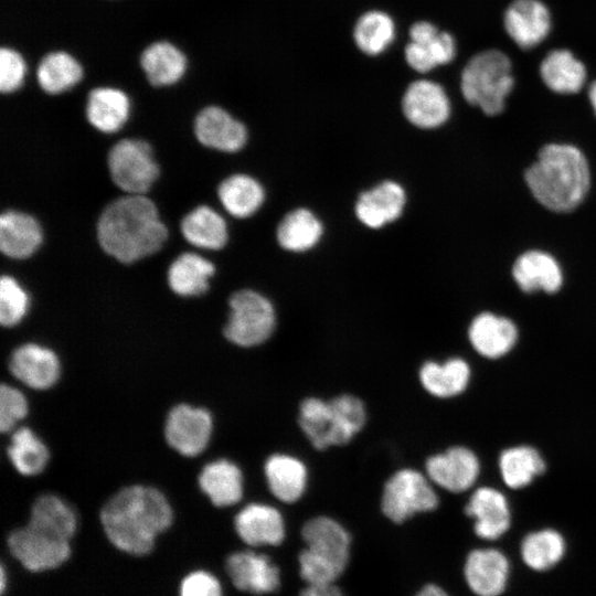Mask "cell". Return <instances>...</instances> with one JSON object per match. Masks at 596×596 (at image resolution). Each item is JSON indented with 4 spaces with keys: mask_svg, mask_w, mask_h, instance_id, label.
Returning a JSON list of instances; mask_svg holds the SVG:
<instances>
[{
    "mask_svg": "<svg viewBox=\"0 0 596 596\" xmlns=\"http://www.w3.org/2000/svg\"><path fill=\"white\" fill-rule=\"evenodd\" d=\"M217 196L227 213L245 219L253 215L263 204L265 192L262 184L247 174H232L217 188Z\"/></svg>",
    "mask_w": 596,
    "mask_h": 596,
    "instance_id": "cell-34",
    "label": "cell"
},
{
    "mask_svg": "<svg viewBox=\"0 0 596 596\" xmlns=\"http://www.w3.org/2000/svg\"><path fill=\"white\" fill-rule=\"evenodd\" d=\"M437 505L438 497L429 478L417 470L401 469L384 485L381 508L394 523H402L416 513L433 511Z\"/></svg>",
    "mask_w": 596,
    "mask_h": 596,
    "instance_id": "cell-10",
    "label": "cell"
},
{
    "mask_svg": "<svg viewBox=\"0 0 596 596\" xmlns=\"http://www.w3.org/2000/svg\"><path fill=\"white\" fill-rule=\"evenodd\" d=\"M321 234L320 221L307 209L289 212L277 227L279 245L290 252H304L313 247Z\"/></svg>",
    "mask_w": 596,
    "mask_h": 596,
    "instance_id": "cell-38",
    "label": "cell"
},
{
    "mask_svg": "<svg viewBox=\"0 0 596 596\" xmlns=\"http://www.w3.org/2000/svg\"><path fill=\"white\" fill-rule=\"evenodd\" d=\"M587 97L592 106V109L596 116V79L589 85Z\"/></svg>",
    "mask_w": 596,
    "mask_h": 596,
    "instance_id": "cell-48",
    "label": "cell"
},
{
    "mask_svg": "<svg viewBox=\"0 0 596 596\" xmlns=\"http://www.w3.org/2000/svg\"><path fill=\"white\" fill-rule=\"evenodd\" d=\"M405 201L404 189L396 182L385 181L359 196L355 214L368 227L380 228L400 217Z\"/></svg>",
    "mask_w": 596,
    "mask_h": 596,
    "instance_id": "cell-25",
    "label": "cell"
},
{
    "mask_svg": "<svg viewBox=\"0 0 596 596\" xmlns=\"http://www.w3.org/2000/svg\"><path fill=\"white\" fill-rule=\"evenodd\" d=\"M365 422L363 402L351 394H341L328 402L307 397L299 406V426L318 450L348 444Z\"/></svg>",
    "mask_w": 596,
    "mask_h": 596,
    "instance_id": "cell-4",
    "label": "cell"
},
{
    "mask_svg": "<svg viewBox=\"0 0 596 596\" xmlns=\"http://www.w3.org/2000/svg\"><path fill=\"white\" fill-rule=\"evenodd\" d=\"M26 524L52 536L72 542L78 530V518L65 500L56 494L47 493L38 497L32 503Z\"/></svg>",
    "mask_w": 596,
    "mask_h": 596,
    "instance_id": "cell-27",
    "label": "cell"
},
{
    "mask_svg": "<svg viewBox=\"0 0 596 596\" xmlns=\"http://www.w3.org/2000/svg\"><path fill=\"white\" fill-rule=\"evenodd\" d=\"M354 41L369 55H377L386 50L395 36V25L390 15L381 11H370L356 22Z\"/></svg>",
    "mask_w": 596,
    "mask_h": 596,
    "instance_id": "cell-41",
    "label": "cell"
},
{
    "mask_svg": "<svg viewBox=\"0 0 596 596\" xmlns=\"http://www.w3.org/2000/svg\"><path fill=\"white\" fill-rule=\"evenodd\" d=\"M514 86L510 58L499 50H486L472 56L462 70L461 94L467 103L487 116H497Z\"/></svg>",
    "mask_w": 596,
    "mask_h": 596,
    "instance_id": "cell-6",
    "label": "cell"
},
{
    "mask_svg": "<svg viewBox=\"0 0 596 596\" xmlns=\"http://www.w3.org/2000/svg\"><path fill=\"white\" fill-rule=\"evenodd\" d=\"M540 76L544 85L561 95H572L582 91L587 71L571 51L557 49L549 52L540 65Z\"/></svg>",
    "mask_w": 596,
    "mask_h": 596,
    "instance_id": "cell-29",
    "label": "cell"
},
{
    "mask_svg": "<svg viewBox=\"0 0 596 596\" xmlns=\"http://www.w3.org/2000/svg\"><path fill=\"white\" fill-rule=\"evenodd\" d=\"M306 547L299 554L300 576L308 585L333 584L350 555L348 531L329 517L308 520L301 530Z\"/></svg>",
    "mask_w": 596,
    "mask_h": 596,
    "instance_id": "cell-5",
    "label": "cell"
},
{
    "mask_svg": "<svg viewBox=\"0 0 596 596\" xmlns=\"http://www.w3.org/2000/svg\"><path fill=\"white\" fill-rule=\"evenodd\" d=\"M432 482L450 492L468 490L480 471L478 457L472 450L455 446L444 453L430 456L425 464Z\"/></svg>",
    "mask_w": 596,
    "mask_h": 596,
    "instance_id": "cell-15",
    "label": "cell"
},
{
    "mask_svg": "<svg viewBox=\"0 0 596 596\" xmlns=\"http://www.w3.org/2000/svg\"><path fill=\"white\" fill-rule=\"evenodd\" d=\"M29 412L25 395L18 389L3 384L0 389V428L3 433L12 430Z\"/></svg>",
    "mask_w": 596,
    "mask_h": 596,
    "instance_id": "cell-44",
    "label": "cell"
},
{
    "mask_svg": "<svg viewBox=\"0 0 596 596\" xmlns=\"http://www.w3.org/2000/svg\"><path fill=\"white\" fill-rule=\"evenodd\" d=\"M177 596H224L220 578L206 567L184 573L177 586Z\"/></svg>",
    "mask_w": 596,
    "mask_h": 596,
    "instance_id": "cell-43",
    "label": "cell"
},
{
    "mask_svg": "<svg viewBox=\"0 0 596 596\" xmlns=\"http://www.w3.org/2000/svg\"><path fill=\"white\" fill-rule=\"evenodd\" d=\"M411 42L405 47L407 64L415 71L426 73L451 62L456 55V42L447 32L434 24L421 21L409 31Z\"/></svg>",
    "mask_w": 596,
    "mask_h": 596,
    "instance_id": "cell-14",
    "label": "cell"
},
{
    "mask_svg": "<svg viewBox=\"0 0 596 596\" xmlns=\"http://www.w3.org/2000/svg\"><path fill=\"white\" fill-rule=\"evenodd\" d=\"M214 264L203 256L185 252L178 255L167 272V281L172 292L180 297L201 296L209 289L214 275Z\"/></svg>",
    "mask_w": 596,
    "mask_h": 596,
    "instance_id": "cell-30",
    "label": "cell"
},
{
    "mask_svg": "<svg viewBox=\"0 0 596 596\" xmlns=\"http://www.w3.org/2000/svg\"><path fill=\"white\" fill-rule=\"evenodd\" d=\"M83 75L79 63L66 52H52L43 57L36 71L40 87L49 94L63 93L76 85Z\"/></svg>",
    "mask_w": 596,
    "mask_h": 596,
    "instance_id": "cell-40",
    "label": "cell"
},
{
    "mask_svg": "<svg viewBox=\"0 0 596 596\" xmlns=\"http://www.w3.org/2000/svg\"><path fill=\"white\" fill-rule=\"evenodd\" d=\"M43 242L38 220L21 211L8 210L0 216V251L13 259L31 257Z\"/></svg>",
    "mask_w": 596,
    "mask_h": 596,
    "instance_id": "cell-24",
    "label": "cell"
},
{
    "mask_svg": "<svg viewBox=\"0 0 596 596\" xmlns=\"http://www.w3.org/2000/svg\"><path fill=\"white\" fill-rule=\"evenodd\" d=\"M199 486L215 507H231L243 497V473L231 460L217 459L202 468Z\"/></svg>",
    "mask_w": 596,
    "mask_h": 596,
    "instance_id": "cell-26",
    "label": "cell"
},
{
    "mask_svg": "<svg viewBox=\"0 0 596 596\" xmlns=\"http://www.w3.org/2000/svg\"><path fill=\"white\" fill-rule=\"evenodd\" d=\"M465 512L473 519V531L483 540L501 538L511 525V512L504 494L491 487H480L470 497Z\"/></svg>",
    "mask_w": 596,
    "mask_h": 596,
    "instance_id": "cell-21",
    "label": "cell"
},
{
    "mask_svg": "<svg viewBox=\"0 0 596 596\" xmlns=\"http://www.w3.org/2000/svg\"><path fill=\"white\" fill-rule=\"evenodd\" d=\"M566 542L554 529H542L526 534L520 545L523 563L532 571L546 572L564 557Z\"/></svg>",
    "mask_w": 596,
    "mask_h": 596,
    "instance_id": "cell-36",
    "label": "cell"
},
{
    "mask_svg": "<svg viewBox=\"0 0 596 596\" xmlns=\"http://www.w3.org/2000/svg\"><path fill=\"white\" fill-rule=\"evenodd\" d=\"M130 103L120 89L98 87L89 92L85 108L88 123L98 131H118L129 117Z\"/></svg>",
    "mask_w": 596,
    "mask_h": 596,
    "instance_id": "cell-31",
    "label": "cell"
},
{
    "mask_svg": "<svg viewBox=\"0 0 596 596\" xmlns=\"http://www.w3.org/2000/svg\"><path fill=\"white\" fill-rule=\"evenodd\" d=\"M422 386L433 396L454 397L462 393L470 381L469 364L460 358H451L444 363L425 362L418 372Z\"/></svg>",
    "mask_w": 596,
    "mask_h": 596,
    "instance_id": "cell-33",
    "label": "cell"
},
{
    "mask_svg": "<svg viewBox=\"0 0 596 596\" xmlns=\"http://www.w3.org/2000/svg\"><path fill=\"white\" fill-rule=\"evenodd\" d=\"M511 276L525 294L542 291L556 294L564 284V273L558 260L542 249H528L513 262Z\"/></svg>",
    "mask_w": 596,
    "mask_h": 596,
    "instance_id": "cell-16",
    "label": "cell"
},
{
    "mask_svg": "<svg viewBox=\"0 0 596 596\" xmlns=\"http://www.w3.org/2000/svg\"><path fill=\"white\" fill-rule=\"evenodd\" d=\"M299 596H344L342 592L333 584L308 585L301 590Z\"/></svg>",
    "mask_w": 596,
    "mask_h": 596,
    "instance_id": "cell-46",
    "label": "cell"
},
{
    "mask_svg": "<svg viewBox=\"0 0 596 596\" xmlns=\"http://www.w3.org/2000/svg\"><path fill=\"white\" fill-rule=\"evenodd\" d=\"M503 25L519 47L532 49L547 38L552 26L551 13L541 0H514L504 11Z\"/></svg>",
    "mask_w": 596,
    "mask_h": 596,
    "instance_id": "cell-19",
    "label": "cell"
},
{
    "mask_svg": "<svg viewBox=\"0 0 596 596\" xmlns=\"http://www.w3.org/2000/svg\"><path fill=\"white\" fill-rule=\"evenodd\" d=\"M230 315L224 326V337L232 343L251 348L265 342L276 327L272 302L257 291L243 289L230 300Z\"/></svg>",
    "mask_w": 596,
    "mask_h": 596,
    "instance_id": "cell-8",
    "label": "cell"
},
{
    "mask_svg": "<svg viewBox=\"0 0 596 596\" xmlns=\"http://www.w3.org/2000/svg\"><path fill=\"white\" fill-rule=\"evenodd\" d=\"M518 337V328L511 319L489 311L477 315L468 329L472 348L488 359H498L509 353Z\"/></svg>",
    "mask_w": 596,
    "mask_h": 596,
    "instance_id": "cell-23",
    "label": "cell"
},
{
    "mask_svg": "<svg viewBox=\"0 0 596 596\" xmlns=\"http://www.w3.org/2000/svg\"><path fill=\"white\" fill-rule=\"evenodd\" d=\"M523 179L533 199L545 210L568 213L588 195L592 171L584 152L565 142L542 146Z\"/></svg>",
    "mask_w": 596,
    "mask_h": 596,
    "instance_id": "cell-3",
    "label": "cell"
},
{
    "mask_svg": "<svg viewBox=\"0 0 596 596\" xmlns=\"http://www.w3.org/2000/svg\"><path fill=\"white\" fill-rule=\"evenodd\" d=\"M180 231L188 243L203 249H221L228 238L225 220L207 205L187 213L180 222Z\"/></svg>",
    "mask_w": 596,
    "mask_h": 596,
    "instance_id": "cell-32",
    "label": "cell"
},
{
    "mask_svg": "<svg viewBox=\"0 0 596 596\" xmlns=\"http://www.w3.org/2000/svg\"><path fill=\"white\" fill-rule=\"evenodd\" d=\"M96 235L104 253L131 264L157 253L168 238V228L152 200L145 194H125L100 212Z\"/></svg>",
    "mask_w": 596,
    "mask_h": 596,
    "instance_id": "cell-2",
    "label": "cell"
},
{
    "mask_svg": "<svg viewBox=\"0 0 596 596\" xmlns=\"http://www.w3.org/2000/svg\"><path fill=\"white\" fill-rule=\"evenodd\" d=\"M11 374L33 390H47L60 379L61 362L56 353L38 343L15 348L9 359Z\"/></svg>",
    "mask_w": 596,
    "mask_h": 596,
    "instance_id": "cell-18",
    "label": "cell"
},
{
    "mask_svg": "<svg viewBox=\"0 0 596 596\" xmlns=\"http://www.w3.org/2000/svg\"><path fill=\"white\" fill-rule=\"evenodd\" d=\"M25 63L21 55L8 47L0 50V91L12 93L20 88L25 76Z\"/></svg>",
    "mask_w": 596,
    "mask_h": 596,
    "instance_id": "cell-45",
    "label": "cell"
},
{
    "mask_svg": "<svg viewBox=\"0 0 596 596\" xmlns=\"http://www.w3.org/2000/svg\"><path fill=\"white\" fill-rule=\"evenodd\" d=\"M29 309V297L22 286L10 275L0 279V322L13 327L21 322Z\"/></svg>",
    "mask_w": 596,
    "mask_h": 596,
    "instance_id": "cell-42",
    "label": "cell"
},
{
    "mask_svg": "<svg viewBox=\"0 0 596 596\" xmlns=\"http://www.w3.org/2000/svg\"><path fill=\"white\" fill-rule=\"evenodd\" d=\"M224 571L232 585L244 593L264 595L276 592L280 586L278 567L267 555L243 550L228 554Z\"/></svg>",
    "mask_w": 596,
    "mask_h": 596,
    "instance_id": "cell-12",
    "label": "cell"
},
{
    "mask_svg": "<svg viewBox=\"0 0 596 596\" xmlns=\"http://www.w3.org/2000/svg\"><path fill=\"white\" fill-rule=\"evenodd\" d=\"M264 472L272 494L279 501L294 503L302 497L308 472L305 464L298 458L274 454L267 458Z\"/></svg>",
    "mask_w": 596,
    "mask_h": 596,
    "instance_id": "cell-28",
    "label": "cell"
},
{
    "mask_svg": "<svg viewBox=\"0 0 596 596\" xmlns=\"http://www.w3.org/2000/svg\"><path fill=\"white\" fill-rule=\"evenodd\" d=\"M6 544L17 566L31 574L57 571L70 562L74 553L71 541L52 536L29 524L11 530Z\"/></svg>",
    "mask_w": 596,
    "mask_h": 596,
    "instance_id": "cell-7",
    "label": "cell"
},
{
    "mask_svg": "<svg viewBox=\"0 0 596 596\" xmlns=\"http://www.w3.org/2000/svg\"><path fill=\"white\" fill-rule=\"evenodd\" d=\"M407 120L416 127L433 129L447 121L450 102L441 85L428 79L412 83L402 100Z\"/></svg>",
    "mask_w": 596,
    "mask_h": 596,
    "instance_id": "cell-17",
    "label": "cell"
},
{
    "mask_svg": "<svg viewBox=\"0 0 596 596\" xmlns=\"http://www.w3.org/2000/svg\"><path fill=\"white\" fill-rule=\"evenodd\" d=\"M174 520L166 496L149 486H129L111 496L99 512L108 543L119 553L143 557L151 554L160 535Z\"/></svg>",
    "mask_w": 596,
    "mask_h": 596,
    "instance_id": "cell-1",
    "label": "cell"
},
{
    "mask_svg": "<svg viewBox=\"0 0 596 596\" xmlns=\"http://www.w3.org/2000/svg\"><path fill=\"white\" fill-rule=\"evenodd\" d=\"M8 456L18 472L35 476L42 472L50 459L45 444L29 427H20L11 436Z\"/></svg>",
    "mask_w": 596,
    "mask_h": 596,
    "instance_id": "cell-39",
    "label": "cell"
},
{
    "mask_svg": "<svg viewBox=\"0 0 596 596\" xmlns=\"http://www.w3.org/2000/svg\"><path fill=\"white\" fill-rule=\"evenodd\" d=\"M213 432L209 411L189 404L171 408L164 423V437L171 448L187 457H194L207 447Z\"/></svg>",
    "mask_w": 596,
    "mask_h": 596,
    "instance_id": "cell-11",
    "label": "cell"
},
{
    "mask_svg": "<svg viewBox=\"0 0 596 596\" xmlns=\"http://www.w3.org/2000/svg\"><path fill=\"white\" fill-rule=\"evenodd\" d=\"M140 64L151 85L167 86L183 76L187 60L177 46L162 41L150 44L142 52Z\"/></svg>",
    "mask_w": 596,
    "mask_h": 596,
    "instance_id": "cell-35",
    "label": "cell"
},
{
    "mask_svg": "<svg viewBox=\"0 0 596 596\" xmlns=\"http://www.w3.org/2000/svg\"><path fill=\"white\" fill-rule=\"evenodd\" d=\"M107 167L113 183L126 194L147 193L160 174L151 146L136 138L117 141L108 151Z\"/></svg>",
    "mask_w": 596,
    "mask_h": 596,
    "instance_id": "cell-9",
    "label": "cell"
},
{
    "mask_svg": "<svg viewBox=\"0 0 596 596\" xmlns=\"http://www.w3.org/2000/svg\"><path fill=\"white\" fill-rule=\"evenodd\" d=\"M499 470L509 488L520 489L530 485L535 477L545 471V461L535 448L515 446L501 453Z\"/></svg>",
    "mask_w": 596,
    "mask_h": 596,
    "instance_id": "cell-37",
    "label": "cell"
},
{
    "mask_svg": "<svg viewBox=\"0 0 596 596\" xmlns=\"http://www.w3.org/2000/svg\"><path fill=\"white\" fill-rule=\"evenodd\" d=\"M193 129L202 146L223 152L238 151L247 141L244 124L219 106L201 109L194 119Z\"/></svg>",
    "mask_w": 596,
    "mask_h": 596,
    "instance_id": "cell-20",
    "label": "cell"
},
{
    "mask_svg": "<svg viewBox=\"0 0 596 596\" xmlns=\"http://www.w3.org/2000/svg\"><path fill=\"white\" fill-rule=\"evenodd\" d=\"M510 570L509 558L500 550L476 549L466 557L464 577L476 596H500L508 586Z\"/></svg>",
    "mask_w": 596,
    "mask_h": 596,
    "instance_id": "cell-13",
    "label": "cell"
},
{
    "mask_svg": "<svg viewBox=\"0 0 596 596\" xmlns=\"http://www.w3.org/2000/svg\"><path fill=\"white\" fill-rule=\"evenodd\" d=\"M416 596H449L441 587L435 584L425 585Z\"/></svg>",
    "mask_w": 596,
    "mask_h": 596,
    "instance_id": "cell-47",
    "label": "cell"
},
{
    "mask_svg": "<svg viewBox=\"0 0 596 596\" xmlns=\"http://www.w3.org/2000/svg\"><path fill=\"white\" fill-rule=\"evenodd\" d=\"M238 538L253 547L279 545L285 539V522L280 512L268 504L251 503L234 518Z\"/></svg>",
    "mask_w": 596,
    "mask_h": 596,
    "instance_id": "cell-22",
    "label": "cell"
}]
</instances>
